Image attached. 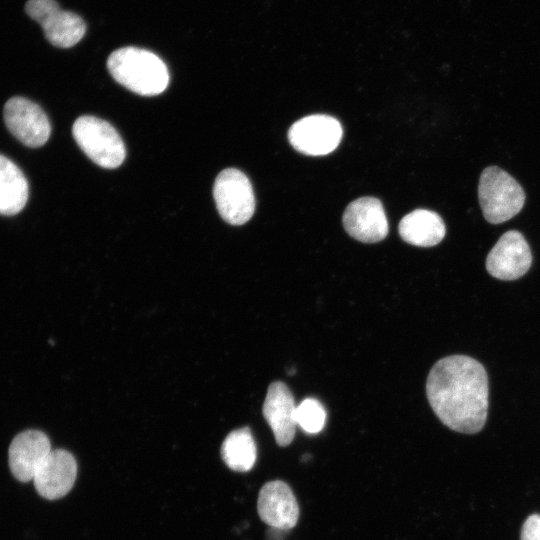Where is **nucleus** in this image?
Listing matches in <instances>:
<instances>
[{"mask_svg":"<svg viewBox=\"0 0 540 540\" xmlns=\"http://www.w3.org/2000/svg\"><path fill=\"white\" fill-rule=\"evenodd\" d=\"M532 263L530 247L516 230L505 232L490 250L486 269L500 280H515L526 274Z\"/></svg>","mask_w":540,"mask_h":540,"instance_id":"nucleus-9","label":"nucleus"},{"mask_svg":"<svg viewBox=\"0 0 540 540\" xmlns=\"http://www.w3.org/2000/svg\"><path fill=\"white\" fill-rule=\"evenodd\" d=\"M213 195L221 217L231 225H242L253 215L255 197L248 177L238 169L221 171L215 179Z\"/></svg>","mask_w":540,"mask_h":540,"instance_id":"nucleus-5","label":"nucleus"},{"mask_svg":"<svg viewBox=\"0 0 540 540\" xmlns=\"http://www.w3.org/2000/svg\"><path fill=\"white\" fill-rule=\"evenodd\" d=\"M346 232L364 243H376L388 234V221L380 200L361 197L351 202L342 217Z\"/></svg>","mask_w":540,"mask_h":540,"instance_id":"nucleus-10","label":"nucleus"},{"mask_svg":"<svg viewBox=\"0 0 540 540\" xmlns=\"http://www.w3.org/2000/svg\"><path fill=\"white\" fill-rule=\"evenodd\" d=\"M296 408L293 394L285 383L275 381L269 385L262 413L279 446H288L294 439Z\"/></svg>","mask_w":540,"mask_h":540,"instance_id":"nucleus-12","label":"nucleus"},{"mask_svg":"<svg viewBox=\"0 0 540 540\" xmlns=\"http://www.w3.org/2000/svg\"><path fill=\"white\" fill-rule=\"evenodd\" d=\"M77 475L74 456L62 449L51 450L36 472L33 481L42 497L55 500L65 496L73 487Z\"/></svg>","mask_w":540,"mask_h":540,"instance_id":"nucleus-13","label":"nucleus"},{"mask_svg":"<svg viewBox=\"0 0 540 540\" xmlns=\"http://www.w3.org/2000/svg\"><path fill=\"white\" fill-rule=\"evenodd\" d=\"M326 422V411L323 405L314 398L304 399L296 408V423L304 432L319 433Z\"/></svg>","mask_w":540,"mask_h":540,"instance_id":"nucleus-18","label":"nucleus"},{"mask_svg":"<svg viewBox=\"0 0 540 540\" xmlns=\"http://www.w3.org/2000/svg\"><path fill=\"white\" fill-rule=\"evenodd\" d=\"M4 121L11 134L25 146L40 147L50 137L51 126L45 112L24 97H12L6 102Z\"/></svg>","mask_w":540,"mask_h":540,"instance_id":"nucleus-8","label":"nucleus"},{"mask_svg":"<svg viewBox=\"0 0 540 540\" xmlns=\"http://www.w3.org/2000/svg\"><path fill=\"white\" fill-rule=\"evenodd\" d=\"M28 182L20 168L0 154V214L11 216L26 205Z\"/></svg>","mask_w":540,"mask_h":540,"instance_id":"nucleus-16","label":"nucleus"},{"mask_svg":"<svg viewBox=\"0 0 540 540\" xmlns=\"http://www.w3.org/2000/svg\"><path fill=\"white\" fill-rule=\"evenodd\" d=\"M72 134L81 150L103 168H117L125 159L126 150L121 136L103 119L80 116L73 124Z\"/></svg>","mask_w":540,"mask_h":540,"instance_id":"nucleus-4","label":"nucleus"},{"mask_svg":"<svg viewBox=\"0 0 540 540\" xmlns=\"http://www.w3.org/2000/svg\"><path fill=\"white\" fill-rule=\"evenodd\" d=\"M50 452L51 445L46 434L39 430L21 432L12 440L8 452L13 476L21 482L33 480Z\"/></svg>","mask_w":540,"mask_h":540,"instance_id":"nucleus-14","label":"nucleus"},{"mask_svg":"<svg viewBox=\"0 0 540 540\" xmlns=\"http://www.w3.org/2000/svg\"><path fill=\"white\" fill-rule=\"evenodd\" d=\"M521 540H540V515H530L523 524Z\"/></svg>","mask_w":540,"mask_h":540,"instance_id":"nucleus-19","label":"nucleus"},{"mask_svg":"<svg viewBox=\"0 0 540 540\" xmlns=\"http://www.w3.org/2000/svg\"><path fill=\"white\" fill-rule=\"evenodd\" d=\"M429 404L451 430L474 434L487 418L489 385L483 365L466 355L437 361L426 381Z\"/></svg>","mask_w":540,"mask_h":540,"instance_id":"nucleus-1","label":"nucleus"},{"mask_svg":"<svg viewBox=\"0 0 540 540\" xmlns=\"http://www.w3.org/2000/svg\"><path fill=\"white\" fill-rule=\"evenodd\" d=\"M257 510L260 519L271 528L289 530L299 518V505L296 497L283 481L267 482L260 489Z\"/></svg>","mask_w":540,"mask_h":540,"instance_id":"nucleus-11","label":"nucleus"},{"mask_svg":"<svg viewBox=\"0 0 540 540\" xmlns=\"http://www.w3.org/2000/svg\"><path fill=\"white\" fill-rule=\"evenodd\" d=\"M398 230L405 242L420 247L437 245L446 233L442 218L426 209H417L405 215Z\"/></svg>","mask_w":540,"mask_h":540,"instance_id":"nucleus-15","label":"nucleus"},{"mask_svg":"<svg viewBox=\"0 0 540 540\" xmlns=\"http://www.w3.org/2000/svg\"><path fill=\"white\" fill-rule=\"evenodd\" d=\"M107 67L118 83L142 96L158 95L169 84V72L164 61L145 49H117L108 57Z\"/></svg>","mask_w":540,"mask_h":540,"instance_id":"nucleus-2","label":"nucleus"},{"mask_svg":"<svg viewBox=\"0 0 540 540\" xmlns=\"http://www.w3.org/2000/svg\"><path fill=\"white\" fill-rule=\"evenodd\" d=\"M25 11L40 24L46 39L56 47L70 48L86 32L83 19L71 11L61 9L55 0H28Z\"/></svg>","mask_w":540,"mask_h":540,"instance_id":"nucleus-6","label":"nucleus"},{"mask_svg":"<svg viewBox=\"0 0 540 540\" xmlns=\"http://www.w3.org/2000/svg\"><path fill=\"white\" fill-rule=\"evenodd\" d=\"M342 134V126L336 118L315 114L292 124L288 131V140L292 147L302 154L322 156L337 148Z\"/></svg>","mask_w":540,"mask_h":540,"instance_id":"nucleus-7","label":"nucleus"},{"mask_svg":"<svg viewBox=\"0 0 540 540\" xmlns=\"http://www.w3.org/2000/svg\"><path fill=\"white\" fill-rule=\"evenodd\" d=\"M478 197L484 218L492 224L511 219L520 212L525 202V193L520 184L497 166H489L482 171Z\"/></svg>","mask_w":540,"mask_h":540,"instance_id":"nucleus-3","label":"nucleus"},{"mask_svg":"<svg viewBox=\"0 0 540 540\" xmlns=\"http://www.w3.org/2000/svg\"><path fill=\"white\" fill-rule=\"evenodd\" d=\"M225 464L237 472L249 471L256 461L257 449L248 427L230 432L221 445Z\"/></svg>","mask_w":540,"mask_h":540,"instance_id":"nucleus-17","label":"nucleus"}]
</instances>
